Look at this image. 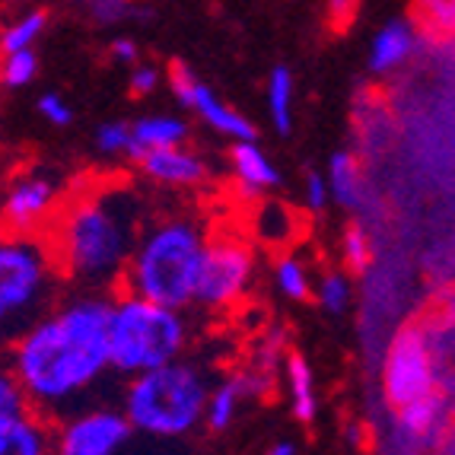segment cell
Segmentation results:
<instances>
[{"label": "cell", "mask_w": 455, "mask_h": 455, "mask_svg": "<svg viewBox=\"0 0 455 455\" xmlns=\"http://www.w3.org/2000/svg\"><path fill=\"white\" fill-rule=\"evenodd\" d=\"M112 293L68 290L7 350L26 402L48 420H61L112 372L108 357Z\"/></svg>", "instance_id": "cell-1"}, {"label": "cell", "mask_w": 455, "mask_h": 455, "mask_svg": "<svg viewBox=\"0 0 455 455\" xmlns=\"http://www.w3.org/2000/svg\"><path fill=\"white\" fill-rule=\"evenodd\" d=\"M150 217V197L128 179H90L70 188L45 229L68 287L118 293Z\"/></svg>", "instance_id": "cell-2"}, {"label": "cell", "mask_w": 455, "mask_h": 455, "mask_svg": "<svg viewBox=\"0 0 455 455\" xmlns=\"http://www.w3.org/2000/svg\"><path fill=\"white\" fill-rule=\"evenodd\" d=\"M211 233L195 211H153L128 261L122 290L150 303L191 309Z\"/></svg>", "instance_id": "cell-3"}, {"label": "cell", "mask_w": 455, "mask_h": 455, "mask_svg": "<svg viewBox=\"0 0 455 455\" xmlns=\"http://www.w3.org/2000/svg\"><path fill=\"white\" fill-rule=\"evenodd\" d=\"M211 372L197 360L179 357L140 376H131L122 392V411L134 433L150 440H185L204 427Z\"/></svg>", "instance_id": "cell-4"}, {"label": "cell", "mask_w": 455, "mask_h": 455, "mask_svg": "<svg viewBox=\"0 0 455 455\" xmlns=\"http://www.w3.org/2000/svg\"><path fill=\"white\" fill-rule=\"evenodd\" d=\"M68 293L45 233L0 227V354Z\"/></svg>", "instance_id": "cell-5"}, {"label": "cell", "mask_w": 455, "mask_h": 455, "mask_svg": "<svg viewBox=\"0 0 455 455\" xmlns=\"http://www.w3.org/2000/svg\"><path fill=\"white\" fill-rule=\"evenodd\" d=\"M191 344L188 309L150 303L128 290L112 293L108 306V357L112 372L131 379L185 357Z\"/></svg>", "instance_id": "cell-6"}, {"label": "cell", "mask_w": 455, "mask_h": 455, "mask_svg": "<svg viewBox=\"0 0 455 455\" xmlns=\"http://www.w3.org/2000/svg\"><path fill=\"white\" fill-rule=\"evenodd\" d=\"M259 283V249L233 229H213L201 261L195 306L207 315H223L249 299Z\"/></svg>", "instance_id": "cell-7"}, {"label": "cell", "mask_w": 455, "mask_h": 455, "mask_svg": "<svg viewBox=\"0 0 455 455\" xmlns=\"http://www.w3.org/2000/svg\"><path fill=\"white\" fill-rule=\"evenodd\" d=\"M436 392V360L430 334L420 325H404L395 334L382 363V395L395 411Z\"/></svg>", "instance_id": "cell-8"}, {"label": "cell", "mask_w": 455, "mask_h": 455, "mask_svg": "<svg viewBox=\"0 0 455 455\" xmlns=\"http://www.w3.org/2000/svg\"><path fill=\"white\" fill-rule=\"evenodd\" d=\"M68 185L52 169H26L13 175L0 191V227L23 229V233H45L61 211Z\"/></svg>", "instance_id": "cell-9"}, {"label": "cell", "mask_w": 455, "mask_h": 455, "mask_svg": "<svg viewBox=\"0 0 455 455\" xmlns=\"http://www.w3.org/2000/svg\"><path fill=\"white\" fill-rule=\"evenodd\" d=\"M131 420L112 404H84L54 424L52 455H122L128 446Z\"/></svg>", "instance_id": "cell-10"}, {"label": "cell", "mask_w": 455, "mask_h": 455, "mask_svg": "<svg viewBox=\"0 0 455 455\" xmlns=\"http://www.w3.org/2000/svg\"><path fill=\"white\" fill-rule=\"evenodd\" d=\"M169 90L179 99V106L188 115H195L211 134L223 137L229 144H235V140H255V124L243 112H235L229 102H223L191 68L172 64L169 68Z\"/></svg>", "instance_id": "cell-11"}, {"label": "cell", "mask_w": 455, "mask_h": 455, "mask_svg": "<svg viewBox=\"0 0 455 455\" xmlns=\"http://www.w3.org/2000/svg\"><path fill=\"white\" fill-rule=\"evenodd\" d=\"M281 376H271V372L259 370V366H239V370L227 372L223 379H217L211 386V398H207L204 411V427L211 433H227L229 427L239 420L243 408L249 402H259L274 392Z\"/></svg>", "instance_id": "cell-12"}, {"label": "cell", "mask_w": 455, "mask_h": 455, "mask_svg": "<svg viewBox=\"0 0 455 455\" xmlns=\"http://www.w3.org/2000/svg\"><path fill=\"white\" fill-rule=\"evenodd\" d=\"M140 179L160 191H201L213 182V163L191 144L147 153L137 160Z\"/></svg>", "instance_id": "cell-13"}, {"label": "cell", "mask_w": 455, "mask_h": 455, "mask_svg": "<svg viewBox=\"0 0 455 455\" xmlns=\"http://www.w3.org/2000/svg\"><path fill=\"white\" fill-rule=\"evenodd\" d=\"M227 166L229 182H233L235 195L243 197L245 204L261 201V197H267L274 188L283 185V172L267 156V150L259 140H235V144H229Z\"/></svg>", "instance_id": "cell-14"}, {"label": "cell", "mask_w": 455, "mask_h": 455, "mask_svg": "<svg viewBox=\"0 0 455 455\" xmlns=\"http://www.w3.org/2000/svg\"><path fill=\"white\" fill-rule=\"evenodd\" d=\"M54 420L26 408L0 418V455H52Z\"/></svg>", "instance_id": "cell-15"}, {"label": "cell", "mask_w": 455, "mask_h": 455, "mask_svg": "<svg viewBox=\"0 0 455 455\" xmlns=\"http://www.w3.org/2000/svg\"><path fill=\"white\" fill-rule=\"evenodd\" d=\"M191 124L188 118L172 112H150L131 122V160H140L147 153L169 150V147L188 144Z\"/></svg>", "instance_id": "cell-16"}, {"label": "cell", "mask_w": 455, "mask_h": 455, "mask_svg": "<svg viewBox=\"0 0 455 455\" xmlns=\"http://www.w3.org/2000/svg\"><path fill=\"white\" fill-rule=\"evenodd\" d=\"M418 45H420V36H418V29H414V23H408V20H392V23H386L370 42V61H366L370 64V74H376V76L395 74V70L404 68V64L414 58Z\"/></svg>", "instance_id": "cell-17"}, {"label": "cell", "mask_w": 455, "mask_h": 455, "mask_svg": "<svg viewBox=\"0 0 455 455\" xmlns=\"http://www.w3.org/2000/svg\"><path fill=\"white\" fill-rule=\"evenodd\" d=\"M249 235L267 245V249H287L296 239V213L271 195L261 197V201H251Z\"/></svg>", "instance_id": "cell-18"}, {"label": "cell", "mask_w": 455, "mask_h": 455, "mask_svg": "<svg viewBox=\"0 0 455 455\" xmlns=\"http://www.w3.org/2000/svg\"><path fill=\"white\" fill-rule=\"evenodd\" d=\"M281 382H283V392H287L290 411H293V418L299 424H312V420L319 418V408H322L319 386H315V372H312L309 360L303 354H290L283 360Z\"/></svg>", "instance_id": "cell-19"}, {"label": "cell", "mask_w": 455, "mask_h": 455, "mask_svg": "<svg viewBox=\"0 0 455 455\" xmlns=\"http://www.w3.org/2000/svg\"><path fill=\"white\" fill-rule=\"evenodd\" d=\"M328 188H331V201L344 211H360L366 197V175L360 160L350 150L331 153L328 160Z\"/></svg>", "instance_id": "cell-20"}, {"label": "cell", "mask_w": 455, "mask_h": 455, "mask_svg": "<svg viewBox=\"0 0 455 455\" xmlns=\"http://www.w3.org/2000/svg\"><path fill=\"white\" fill-rule=\"evenodd\" d=\"M271 287L290 299V303H306L315 293V277L309 271V261L299 259L296 251L283 249L281 255H274L271 261Z\"/></svg>", "instance_id": "cell-21"}, {"label": "cell", "mask_w": 455, "mask_h": 455, "mask_svg": "<svg viewBox=\"0 0 455 455\" xmlns=\"http://www.w3.org/2000/svg\"><path fill=\"white\" fill-rule=\"evenodd\" d=\"M267 118L277 128V134L287 137L293 131V102H296V84H293V70L277 64V68L267 74Z\"/></svg>", "instance_id": "cell-22"}, {"label": "cell", "mask_w": 455, "mask_h": 455, "mask_svg": "<svg viewBox=\"0 0 455 455\" xmlns=\"http://www.w3.org/2000/svg\"><path fill=\"white\" fill-rule=\"evenodd\" d=\"M45 26H48V10H42V7L26 10L23 16H16L13 23H7L0 29V54L36 48V42L42 38Z\"/></svg>", "instance_id": "cell-23"}, {"label": "cell", "mask_w": 455, "mask_h": 455, "mask_svg": "<svg viewBox=\"0 0 455 455\" xmlns=\"http://www.w3.org/2000/svg\"><path fill=\"white\" fill-rule=\"evenodd\" d=\"M354 274L350 271H325L315 277V303L328 315H344L354 303Z\"/></svg>", "instance_id": "cell-24"}, {"label": "cell", "mask_w": 455, "mask_h": 455, "mask_svg": "<svg viewBox=\"0 0 455 455\" xmlns=\"http://www.w3.org/2000/svg\"><path fill=\"white\" fill-rule=\"evenodd\" d=\"M443 411H446V402L436 392H430L424 398H418V402L398 408V424H402V430L408 436H427V433H433L440 427Z\"/></svg>", "instance_id": "cell-25"}, {"label": "cell", "mask_w": 455, "mask_h": 455, "mask_svg": "<svg viewBox=\"0 0 455 455\" xmlns=\"http://www.w3.org/2000/svg\"><path fill=\"white\" fill-rule=\"evenodd\" d=\"M290 357L287 350V331L281 325L277 328H265V334H259V341L251 344V357L249 363L259 366V370L277 376V370H283V360Z\"/></svg>", "instance_id": "cell-26"}, {"label": "cell", "mask_w": 455, "mask_h": 455, "mask_svg": "<svg viewBox=\"0 0 455 455\" xmlns=\"http://www.w3.org/2000/svg\"><path fill=\"white\" fill-rule=\"evenodd\" d=\"M38 76V54L36 48L10 52L0 58V86L4 90H26Z\"/></svg>", "instance_id": "cell-27"}, {"label": "cell", "mask_w": 455, "mask_h": 455, "mask_svg": "<svg viewBox=\"0 0 455 455\" xmlns=\"http://www.w3.org/2000/svg\"><path fill=\"white\" fill-rule=\"evenodd\" d=\"M341 255H344V267L350 274H366L372 265V239L366 233L363 223H350L344 229V239H341Z\"/></svg>", "instance_id": "cell-28"}, {"label": "cell", "mask_w": 455, "mask_h": 455, "mask_svg": "<svg viewBox=\"0 0 455 455\" xmlns=\"http://www.w3.org/2000/svg\"><path fill=\"white\" fill-rule=\"evenodd\" d=\"M92 147L102 160H131V122H106L92 134Z\"/></svg>", "instance_id": "cell-29"}, {"label": "cell", "mask_w": 455, "mask_h": 455, "mask_svg": "<svg viewBox=\"0 0 455 455\" xmlns=\"http://www.w3.org/2000/svg\"><path fill=\"white\" fill-rule=\"evenodd\" d=\"M26 408H29V402H26L23 386H20V379H16L7 354H0V418L20 414V411H26Z\"/></svg>", "instance_id": "cell-30"}, {"label": "cell", "mask_w": 455, "mask_h": 455, "mask_svg": "<svg viewBox=\"0 0 455 455\" xmlns=\"http://www.w3.org/2000/svg\"><path fill=\"white\" fill-rule=\"evenodd\" d=\"M418 20L420 26H427L433 32H452L455 0H418Z\"/></svg>", "instance_id": "cell-31"}, {"label": "cell", "mask_w": 455, "mask_h": 455, "mask_svg": "<svg viewBox=\"0 0 455 455\" xmlns=\"http://www.w3.org/2000/svg\"><path fill=\"white\" fill-rule=\"evenodd\" d=\"M331 201V188H328V175L309 169L303 179V211L309 213H325Z\"/></svg>", "instance_id": "cell-32"}, {"label": "cell", "mask_w": 455, "mask_h": 455, "mask_svg": "<svg viewBox=\"0 0 455 455\" xmlns=\"http://www.w3.org/2000/svg\"><path fill=\"white\" fill-rule=\"evenodd\" d=\"M76 4L90 13V20L102 26L122 23L124 16H131V0H76Z\"/></svg>", "instance_id": "cell-33"}, {"label": "cell", "mask_w": 455, "mask_h": 455, "mask_svg": "<svg viewBox=\"0 0 455 455\" xmlns=\"http://www.w3.org/2000/svg\"><path fill=\"white\" fill-rule=\"evenodd\" d=\"M38 115H42L52 128H68V124L74 122V106H70L61 92H42V96H38Z\"/></svg>", "instance_id": "cell-34"}, {"label": "cell", "mask_w": 455, "mask_h": 455, "mask_svg": "<svg viewBox=\"0 0 455 455\" xmlns=\"http://www.w3.org/2000/svg\"><path fill=\"white\" fill-rule=\"evenodd\" d=\"M160 84H163V74L153 64H134L128 74V90L134 99H150L153 92L160 90Z\"/></svg>", "instance_id": "cell-35"}, {"label": "cell", "mask_w": 455, "mask_h": 455, "mask_svg": "<svg viewBox=\"0 0 455 455\" xmlns=\"http://www.w3.org/2000/svg\"><path fill=\"white\" fill-rule=\"evenodd\" d=\"M108 52H112V61L115 64H124V68H134L137 61H140V45H137L134 38L128 36H118L108 45Z\"/></svg>", "instance_id": "cell-36"}, {"label": "cell", "mask_w": 455, "mask_h": 455, "mask_svg": "<svg viewBox=\"0 0 455 455\" xmlns=\"http://www.w3.org/2000/svg\"><path fill=\"white\" fill-rule=\"evenodd\" d=\"M360 0H328V20L334 29H344V23H350L357 16Z\"/></svg>", "instance_id": "cell-37"}, {"label": "cell", "mask_w": 455, "mask_h": 455, "mask_svg": "<svg viewBox=\"0 0 455 455\" xmlns=\"http://www.w3.org/2000/svg\"><path fill=\"white\" fill-rule=\"evenodd\" d=\"M267 455H299V449H296V443H290V440H277L271 449H267Z\"/></svg>", "instance_id": "cell-38"}, {"label": "cell", "mask_w": 455, "mask_h": 455, "mask_svg": "<svg viewBox=\"0 0 455 455\" xmlns=\"http://www.w3.org/2000/svg\"><path fill=\"white\" fill-rule=\"evenodd\" d=\"M452 322H455V296H452Z\"/></svg>", "instance_id": "cell-39"}, {"label": "cell", "mask_w": 455, "mask_h": 455, "mask_svg": "<svg viewBox=\"0 0 455 455\" xmlns=\"http://www.w3.org/2000/svg\"><path fill=\"white\" fill-rule=\"evenodd\" d=\"M0 58H4V54H0Z\"/></svg>", "instance_id": "cell-40"}]
</instances>
